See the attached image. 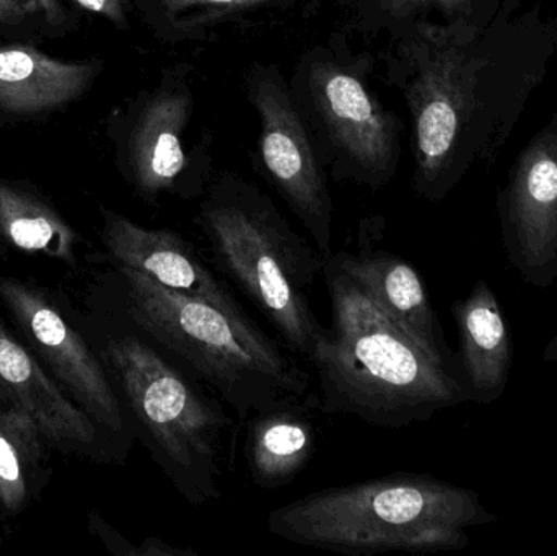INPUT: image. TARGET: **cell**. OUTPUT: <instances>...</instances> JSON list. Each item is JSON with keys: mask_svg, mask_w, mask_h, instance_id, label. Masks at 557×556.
<instances>
[{"mask_svg": "<svg viewBox=\"0 0 557 556\" xmlns=\"http://www.w3.org/2000/svg\"><path fill=\"white\" fill-rule=\"evenodd\" d=\"M372 69L333 38L304 52L288 87L326 172L379 191L398 172L405 123L370 88Z\"/></svg>", "mask_w": 557, "mask_h": 556, "instance_id": "52a82bcc", "label": "cell"}, {"mask_svg": "<svg viewBox=\"0 0 557 556\" xmlns=\"http://www.w3.org/2000/svg\"><path fill=\"white\" fill-rule=\"evenodd\" d=\"M0 302L62 391L111 441L129 443V423L107 366L62 316L48 291L18 277L0 276Z\"/></svg>", "mask_w": 557, "mask_h": 556, "instance_id": "9c48e42d", "label": "cell"}, {"mask_svg": "<svg viewBox=\"0 0 557 556\" xmlns=\"http://www.w3.org/2000/svg\"><path fill=\"white\" fill-rule=\"evenodd\" d=\"M372 234V222L363 221L359 232V250L356 254L339 251L327 258L419 348L454 371L450 349L424 281L416 268L398 255L373 248L375 242Z\"/></svg>", "mask_w": 557, "mask_h": 556, "instance_id": "5bb4252c", "label": "cell"}, {"mask_svg": "<svg viewBox=\"0 0 557 556\" xmlns=\"http://www.w3.org/2000/svg\"><path fill=\"white\" fill-rule=\"evenodd\" d=\"M101 242L114 268H131L166 289L234 316H248L227 284L182 235L169 228L143 227L110 209H101Z\"/></svg>", "mask_w": 557, "mask_h": 556, "instance_id": "4fadbf2b", "label": "cell"}, {"mask_svg": "<svg viewBox=\"0 0 557 556\" xmlns=\"http://www.w3.org/2000/svg\"><path fill=\"white\" fill-rule=\"evenodd\" d=\"M195 222L215 267L263 313L288 351L310 362L326 332L310 304L326 258L290 227L270 196L235 173L212 178Z\"/></svg>", "mask_w": 557, "mask_h": 556, "instance_id": "277c9868", "label": "cell"}, {"mask_svg": "<svg viewBox=\"0 0 557 556\" xmlns=\"http://www.w3.org/2000/svg\"><path fill=\"white\" fill-rule=\"evenodd\" d=\"M298 0H144L147 22L162 41H205L228 23L271 10L290 9Z\"/></svg>", "mask_w": 557, "mask_h": 556, "instance_id": "ffe728a7", "label": "cell"}, {"mask_svg": "<svg viewBox=\"0 0 557 556\" xmlns=\"http://www.w3.org/2000/svg\"><path fill=\"white\" fill-rule=\"evenodd\" d=\"M95 72L90 62L55 61L29 46L0 48V107L16 113L61 107L82 95Z\"/></svg>", "mask_w": 557, "mask_h": 556, "instance_id": "e0dca14e", "label": "cell"}, {"mask_svg": "<svg viewBox=\"0 0 557 556\" xmlns=\"http://www.w3.org/2000/svg\"><path fill=\"white\" fill-rule=\"evenodd\" d=\"M543 359L548 362H557V333L549 339L548 345L545 346Z\"/></svg>", "mask_w": 557, "mask_h": 556, "instance_id": "484cf974", "label": "cell"}, {"mask_svg": "<svg viewBox=\"0 0 557 556\" xmlns=\"http://www.w3.org/2000/svg\"><path fill=\"white\" fill-rule=\"evenodd\" d=\"M0 404H9V401H5V398H3L2 392H0Z\"/></svg>", "mask_w": 557, "mask_h": 556, "instance_id": "4316f807", "label": "cell"}, {"mask_svg": "<svg viewBox=\"0 0 557 556\" xmlns=\"http://www.w3.org/2000/svg\"><path fill=\"white\" fill-rule=\"evenodd\" d=\"M451 313L460 338L461 381L468 401L494 404L506 392L513 365L512 335L499 299L480 280L451 306Z\"/></svg>", "mask_w": 557, "mask_h": 556, "instance_id": "2e32d148", "label": "cell"}, {"mask_svg": "<svg viewBox=\"0 0 557 556\" xmlns=\"http://www.w3.org/2000/svg\"><path fill=\"white\" fill-rule=\"evenodd\" d=\"M0 240L26 254L77 267L81 235L46 199L0 178Z\"/></svg>", "mask_w": 557, "mask_h": 556, "instance_id": "d6986e66", "label": "cell"}, {"mask_svg": "<svg viewBox=\"0 0 557 556\" xmlns=\"http://www.w3.org/2000/svg\"><path fill=\"white\" fill-rule=\"evenodd\" d=\"M504 250L530 286L557 280V111L517 156L496 199Z\"/></svg>", "mask_w": 557, "mask_h": 556, "instance_id": "8fae6325", "label": "cell"}, {"mask_svg": "<svg viewBox=\"0 0 557 556\" xmlns=\"http://www.w3.org/2000/svg\"><path fill=\"white\" fill-rule=\"evenodd\" d=\"M75 2L88 12L104 16L120 28H126L129 25L133 0H75Z\"/></svg>", "mask_w": 557, "mask_h": 556, "instance_id": "603a6c76", "label": "cell"}, {"mask_svg": "<svg viewBox=\"0 0 557 556\" xmlns=\"http://www.w3.org/2000/svg\"><path fill=\"white\" fill-rule=\"evenodd\" d=\"M557 59V20L522 0H483L451 23L418 22L389 38L386 82L411 116L416 195L447 198L494 165Z\"/></svg>", "mask_w": 557, "mask_h": 556, "instance_id": "6da1fadb", "label": "cell"}, {"mask_svg": "<svg viewBox=\"0 0 557 556\" xmlns=\"http://www.w3.org/2000/svg\"><path fill=\"white\" fill-rule=\"evenodd\" d=\"M245 85L260 118L264 176L310 234L317 250L324 258L331 257L334 205L327 172L295 104L288 81L276 65L255 64Z\"/></svg>", "mask_w": 557, "mask_h": 556, "instance_id": "ba28073f", "label": "cell"}, {"mask_svg": "<svg viewBox=\"0 0 557 556\" xmlns=\"http://www.w3.org/2000/svg\"><path fill=\"white\" fill-rule=\"evenodd\" d=\"M131 320L169 355L182 359L242 423L290 395L310 392V375L248 316L160 286L116 267Z\"/></svg>", "mask_w": 557, "mask_h": 556, "instance_id": "5b68a950", "label": "cell"}, {"mask_svg": "<svg viewBox=\"0 0 557 556\" xmlns=\"http://www.w3.org/2000/svg\"><path fill=\"white\" fill-rule=\"evenodd\" d=\"M101 355L144 444L175 492L195 508L219 502L235 427L224 401L140 336H113Z\"/></svg>", "mask_w": 557, "mask_h": 556, "instance_id": "8992f818", "label": "cell"}, {"mask_svg": "<svg viewBox=\"0 0 557 556\" xmlns=\"http://www.w3.org/2000/svg\"><path fill=\"white\" fill-rule=\"evenodd\" d=\"M0 392L25 411L45 434L49 446L97 462L116 453L100 427L64 394L35 353L10 333L0 319Z\"/></svg>", "mask_w": 557, "mask_h": 556, "instance_id": "7c38bea8", "label": "cell"}, {"mask_svg": "<svg viewBox=\"0 0 557 556\" xmlns=\"http://www.w3.org/2000/svg\"><path fill=\"white\" fill-rule=\"evenodd\" d=\"M499 521L476 492L421 473L398 472L318 490L268 515V531L344 555L461 551L468 529Z\"/></svg>", "mask_w": 557, "mask_h": 556, "instance_id": "3957f363", "label": "cell"}, {"mask_svg": "<svg viewBox=\"0 0 557 556\" xmlns=\"http://www.w3.org/2000/svg\"><path fill=\"white\" fill-rule=\"evenodd\" d=\"M29 12H33L32 7L22 0H0V23L18 22Z\"/></svg>", "mask_w": 557, "mask_h": 556, "instance_id": "cb8c5ba5", "label": "cell"}, {"mask_svg": "<svg viewBox=\"0 0 557 556\" xmlns=\"http://www.w3.org/2000/svg\"><path fill=\"white\" fill-rule=\"evenodd\" d=\"M360 26L389 38L418 22L451 23L471 15L483 0H346Z\"/></svg>", "mask_w": 557, "mask_h": 556, "instance_id": "44dd1931", "label": "cell"}, {"mask_svg": "<svg viewBox=\"0 0 557 556\" xmlns=\"http://www.w3.org/2000/svg\"><path fill=\"white\" fill-rule=\"evenodd\" d=\"M323 277L331 326L310 361L323 413L401 430L468 401L455 371L419 348L330 258Z\"/></svg>", "mask_w": 557, "mask_h": 556, "instance_id": "7a4b0ae2", "label": "cell"}, {"mask_svg": "<svg viewBox=\"0 0 557 556\" xmlns=\"http://www.w3.org/2000/svg\"><path fill=\"white\" fill-rule=\"evenodd\" d=\"M317 410L320 400L308 392L281 398L245 421V464L258 489H284L307 469L317 453Z\"/></svg>", "mask_w": 557, "mask_h": 556, "instance_id": "9a60e30c", "label": "cell"}, {"mask_svg": "<svg viewBox=\"0 0 557 556\" xmlns=\"http://www.w3.org/2000/svg\"><path fill=\"white\" fill-rule=\"evenodd\" d=\"M90 531L103 542L104 547L117 556H198L191 548L173 547L157 538H147L139 545H133L116 529L111 528L101 516H88Z\"/></svg>", "mask_w": 557, "mask_h": 556, "instance_id": "7402d4cb", "label": "cell"}, {"mask_svg": "<svg viewBox=\"0 0 557 556\" xmlns=\"http://www.w3.org/2000/svg\"><path fill=\"white\" fill-rule=\"evenodd\" d=\"M25 2H28L33 10L45 13L46 18L52 25L61 23L62 16H64L58 0H25Z\"/></svg>", "mask_w": 557, "mask_h": 556, "instance_id": "d4e9b609", "label": "cell"}, {"mask_svg": "<svg viewBox=\"0 0 557 556\" xmlns=\"http://www.w3.org/2000/svg\"><path fill=\"white\" fill-rule=\"evenodd\" d=\"M45 434L12 404H0V512L13 519L41 495L52 469Z\"/></svg>", "mask_w": 557, "mask_h": 556, "instance_id": "ac0fdd59", "label": "cell"}, {"mask_svg": "<svg viewBox=\"0 0 557 556\" xmlns=\"http://www.w3.org/2000/svg\"><path fill=\"white\" fill-rule=\"evenodd\" d=\"M193 111L195 95L186 69L170 72L137 108L127 137L126 175L149 205L162 196L202 198L214 178L208 152L185 150Z\"/></svg>", "mask_w": 557, "mask_h": 556, "instance_id": "30bf717a", "label": "cell"}]
</instances>
